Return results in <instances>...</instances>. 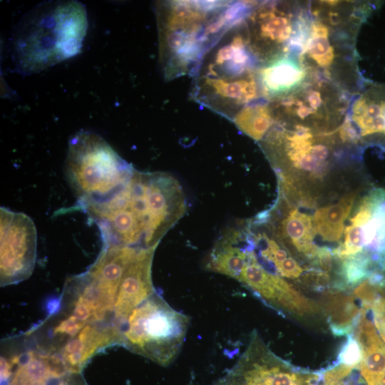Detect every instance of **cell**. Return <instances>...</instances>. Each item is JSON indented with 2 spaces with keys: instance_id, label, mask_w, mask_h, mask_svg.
Segmentation results:
<instances>
[{
  "instance_id": "17",
  "label": "cell",
  "mask_w": 385,
  "mask_h": 385,
  "mask_svg": "<svg viewBox=\"0 0 385 385\" xmlns=\"http://www.w3.org/2000/svg\"><path fill=\"white\" fill-rule=\"evenodd\" d=\"M355 197V194L351 192L344 195L337 203L317 210L312 217L315 232L326 241L339 240Z\"/></svg>"
},
{
  "instance_id": "3",
  "label": "cell",
  "mask_w": 385,
  "mask_h": 385,
  "mask_svg": "<svg viewBox=\"0 0 385 385\" xmlns=\"http://www.w3.org/2000/svg\"><path fill=\"white\" fill-rule=\"evenodd\" d=\"M85 6L77 1L43 2L29 11L11 34L14 71L39 73L77 55L88 29Z\"/></svg>"
},
{
  "instance_id": "1",
  "label": "cell",
  "mask_w": 385,
  "mask_h": 385,
  "mask_svg": "<svg viewBox=\"0 0 385 385\" xmlns=\"http://www.w3.org/2000/svg\"><path fill=\"white\" fill-rule=\"evenodd\" d=\"M137 252L130 247H103L86 272L66 280L58 304L46 322L51 334L73 359L88 362L103 349L120 345L125 326L121 284Z\"/></svg>"
},
{
  "instance_id": "20",
  "label": "cell",
  "mask_w": 385,
  "mask_h": 385,
  "mask_svg": "<svg viewBox=\"0 0 385 385\" xmlns=\"http://www.w3.org/2000/svg\"><path fill=\"white\" fill-rule=\"evenodd\" d=\"M374 287L371 301L361 307L370 312L371 320L381 337L385 343V269L373 271L367 277Z\"/></svg>"
},
{
  "instance_id": "22",
  "label": "cell",
  "mask_w": 385,
  "mask_h": 385,
  "mask_svg": "<svg viewBox=\"0 0 385 385\" xmlns=\"http://www.w3.org/2000/svg\"><path fill=\"white\" fill-rule=\"evenodd\" d=\"M346 336V342L341 348L338 356L339 364L352 368L359 367L362 359L361 347L354 336Z\"/></svg>"
},
{
  "instance_id": "5",
  "label": "cell",
  "mask_w": 385,
  "mask_h": 385,
  "mask_svg": "<svg viewBox=\"0 0 385 385\" xmlns=\"http://www.w3.org/2000/svg\"><path fill=\"white\" fill-rule=\"evenodd\" d=\"M302 59L314 74L349 93L360 86L355 39L364 15L339 6H312Z\"/></svg>"
},
{
  "instance_id": "7",
  "label": "cell",
  "mask_w": 385,
  "mask_h": 385,
  "mask_svg": "<svg viewBox=\"0 0 385 385\" xmlns=\"http://www.w3.org/2000/svg\"><path fill=\"white\" fill-rule=\"evenodd\" d=\"M155 291L129 316L120 345L163 366L176 358L189 325Z\"/></svg>"
},
{
  "instance_id": "21",
  "label": "cell",
  "mask_w": 385,
  "mask_h": 385,
  "mask_svg": "<svg viewBox=\"0 0 385 385\" xmlns=\"http://www.w3.org/2000/svg\"><path fill=\"white\" fill-rule=\"evenodd\" d=\"M380 267L365 252H360L343 260L340 274L346 285H355L366 279Z\"/></svg>"
},
{
  "instance_id": "19",
  "label": "cell",
  "mask_w": 385,
  "mask_h": 385,
  "mask_svg": "<svg viewBox=\"0 0 385 385\" xmlns=\"http://www.w3.org/2000/svg\"><path fill=\"white\" fill-rule=\"evenodd\" d=\"M328 294L325 309L332 333L336 336L350 334L360 309L351 296L339 293Z\"/></svg>"
},
{
  "instance_id": "16",
  "label": "cell",
  "mask_w": 385,
  "mask_h": 385,
  "mask_svg": "<svg viewBox=\"0 0 385 385\" xmlns=\"http://www.w3.org/2000/svg\"><path fill=\"white\" fill-rule=\"evenodd\" d=\"M277 232L280 239L307 258H316L319 247L313 242L316 232L311 216L294 208L281 221Z\"/></svg>"
},
{
  "instance_id": "14",
  "label": "cell",
  "mask_w": 385,
  "mask_h": 385,
  "mask_svg": "<svg viewBox=\"0 0 385 385\" xmlns=\"http://www.w3.org/2000/svg\"><path fill=\"white\" fill-rule=\"evenodd\" d=\"M257 74L262 96L269 101L293 92L314 75L301 56L290 51L261 64Z\"/></svg>"
},
{
  "instance_id": "9",
  "label": "cell",
  "mask_w": 385,
  "mask_h": 385,
  "mask_svg": "<svg viewBox=\"0 0 385 385\" xmlns=\"http://www.w3.org/2000/svg\"><path fill=\"white\" fill-rule=\"evenodd\" d=\"M309 16L304 7L289 2L264 3L252 9L244 19L250 48L261 64L302 46Z\"/></svg>"
},
{
  "instance_id": "15",
  "label": "cell",
  "mask_w": 385,
  "mask_h": 385,
  "mask_svg": "<svg viewBox=\"0 0 385 385\" xmlns=\"http://www.w3.org/2000/svg\"><path fill=\"white\" fill-rule=\"evenodd\" d=\"M349 112L347 118L361 140L385 145V83L368 84Z\"/></svg>"
},
{
  "instance_id": "2",
  "label": "cell",
  "mask_w": 385,
  "mask_h": 385,
  "mask_svg": "<svg viewBox=\"0 0 385 385\" xmlns=\"http://www.w3.org/2000/svg\"><path fill=\"white\" fill-rule=\"evenodd\" d=\"M82 210L98 227L103 246L156 248L186 211L183 190L172 175L134 170L128 181L105 201Z\"/></svg>"
},
{
  "instance_id": "12",
  "label": "cell",
  "mask_w": 385,
  "mask_h": 385,
  "mask_svg": "<svg viewBox=\"0 0 385 385\" xmlns=\"http://www.w3.org/2000/svg\"><path fill=\"white\" fill-rule=\"evenodd\" d=\"M1 285L16 284L29 278L36 259L37 235L32 219L23 212L0 209Z\"/></svg>"
},
{
  "instance_id": "18",
  "label": "cell",
  "mask_w": 385,
  "mask_h": 385,
  "mask_svg": "<svg viewBox=\"0 0 385 385\" xmlns=\"http://www.w3.org/2000/svg\"><path fill=\"white\" fill-rule=\"evenodd\" d=\"M243 133L255 140H262L275 124L268 103H252L242 108L232 119Z\"/></svg>"
},
{
  "instance_id": "8",
  "label": "cell",
  "mask_w": 385,
  "mask_h": 385,
  "mask_svg": "<svg viewBox=\"0 0 385 385\" xmlns=\"http://www.w3.org/2000/svg\"><path fill=\"white\" fill-rule=\"evenodd\" d=\"M313 76L293 92L269 101L275 124L332 133L344 122L349 93L326 78Z\"/></svg>"
},
{
  "instance_id": "23",
  "label": "cell",
  "mask_w": 385,
  "mask_h": 385,
  "mask_svg": "<svg viewBox=\"0 0 385 385\" xmlns=\"http://www.w3.org/2000/svg\"><path fill=\"white\" fill-rule=\"evenodd\" d=\"M279 276L295 279L299 277L303 269L292 257H287L284 261L274 267Z\"/></svg>"
},
{
  "instance_id": "6",
  "label": "cell",
  "mask_w": 385,
  "mask_h": 385,
  "mask_svg": "<svg viewBox=\"0 0 385 385\" xmlns=\"http://www.w3.org/2000/svg\"><path fill=\"white\" fill-rule=\"evenodd\" d=\"M65 169L81 209L108 199L135 170L101 136L88 130L78 132L69 140Z\"/></svg>"
},
{
  "instance_id": "10",
  "label": "cell",
  "mask_w": 385,
  "mask_h": 385,
  "mask_svg": "<svg viewBox=\"0 0 385 385\" xmlns=\"http://www.w3.org/2000/svg\"><path fill=\"white\" fill-rule=\"evenodd\" d=\"M335 133L275 125L262 140V145L275 168L287 164L312 179L322 180L329 171Z\"/></svg>"
},
{
  "instance_id": "24",
  "label": "cell",
  "mask_w": 385,
  "mask_h": 385,
  "mask_svg": "<svg viewBox=\"0 0 385 385\" xmlns=\"http://www.w3.org/2000/svg\"><path fill=\"white\" fill-rule=\"evenodd\" d=\"M332 252L327 247H319L316 256L317 264L325 272H329L332 267Z\"/></svg>"
},
{
  "instance_id": "13",
  "label": "cell",
  "mask_w": 385,
  "mask_h": 385,
  "mask_svg": "<svg viewBox=\"0 0 385 385\" xmlns=\"http://www.w3.org/2000/svg\"><path fill=\"white\" fill-rule=\"evenodd\" d=\"M257 70L239 77L196 75L192 96L200 104L232 120L242 108L262 96Z\"/></svg>"
},
{
  "instance_id": "4",
  "label": "cell",
  "mask_w": 385,
  "mask_h": 385,
  "mask_svg": "<svg viewBox=\"0 0 385 385\" xmlns=\"http://www.w3.org/2000/svg\"><path fill=\"white\" fill-rule=\"evenodd\" d=\"M227 2L161 1L155 6L159 61L166 80L197 69L209 48L229 29Z\"/></svg>"
},
{
  "instance_id": "11",
  "label": "cell",
  "mask_w": 385,
  "mask_h": 385,
  "mask_svg": "<svg viewBox=\"0 0 385 385\" xmlns=\"http://www.w3.org/2000/svg\"><path fill=\"white\" fill-rule=\"evenodd\" d=\"M320 371L303 370L275 355L254 331L247 348L214 385H316Z\"/></svg>"
}]
</instances>
